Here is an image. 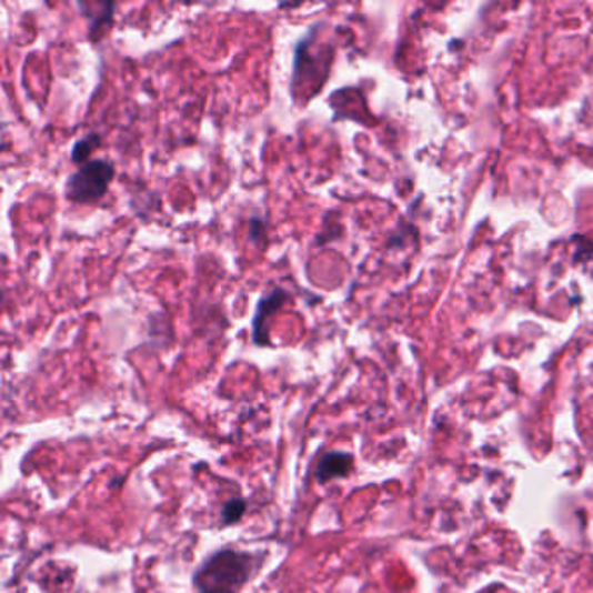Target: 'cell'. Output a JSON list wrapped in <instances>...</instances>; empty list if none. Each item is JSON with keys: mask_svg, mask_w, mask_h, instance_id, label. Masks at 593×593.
<instances>
[{"mask_svg": "<svg viewBox=\"0 0 593 593\" xmlns=\"http://www.w3.org/2000/svg\"><path fill=\"white\" fill-rule=\"evenodd\" d=\"M261 561L253 553L218 550L193 573V586L199 593H239L253 580Z\"/></svg>", "mask_w": 593, "mask_h": 593, "instance_id": "6da1fadb", "label": "cell"}, {"mask_svg": "<svg viewBox=\"0 0 593 593\" xmlns=\"http://www.w3.org/2000/svg\"><path fill=\"white\" fill-rule=\"evenodd\" d=\"M113 178H115V165L104 159H94L79 168V171L67 180L64 193L69 201L89 204L109 192Z\"/></svg>", "mask_w": 593, "mask_h": 593, "instance_id": "7a4b0ae2", "label": "cell"}, {"mask_svg": "<svg viewBox=\"0 0 593 593\" xmlns=\"http://www.w3.org/2000/svg\"><path fill=\"white\" fill-rule=\"evenodd\" d=\"M288 300L289 294L285 293L284 289H275L258 301L257 313H254L253 319V341L258 346L270 345L265 325L269 324L270 315L281 309Z\"/></svg>", "mask_w": 593, "mask_h": 593, "instance_id": "3957f363", "label": "cell"}, {"mask_svg": "<svg viewBox=\"0 0 593 593\" xmlns=\"http://www.w3.org/2000/svg\"><path fill=\"white\" fill-rule=\"evenodd\" d=\"M353 469V456L341 451H331L325 453L319 461L315 478L321 484L333 481V479L346 478Z\"/></svg>", "mask_w": 593, "mask_h": 593, "instance_id": "277c9868", "label": "cell"}, {"mask_svg": "<svg viewBox=\"0 0 593 593\" xmlns=\"http://www.w3.org/2000/svg\"><path fill=\"white\" fill-rule=\"evenodd\" d=\"M101 144V137L98 133L86 134L81 140L76 141L72 149V162L73 164H88L89 157Z\"/></svg>", "mask_w": 593, "mask_h": 593, "instance_id": "5b68a950", "label": "cell"}, {"mask_svg": "<svg viewBox=\"0 0 593 593\" xmlns=\"http://www.w3.org/2000/svg\"><path fill=\"white\" fill-rule=\"evenodd\" d=\"M245 509H248V503L242 500V497H233L230 502L225 503L223 506V512H221V521L225 525L235 524V522L241 521L244 517Z\"/></svg>", "mask_w": 593, "mask_h": 593, "instance_id": "8992f818", "label": "cell"}, {"mask_svg": "<svg viewBox=\"0 0 593 593\" xmlns=\"http://www.w3.org/2000/svg\"><path fill=\"white\" fill-rule=\"evenodd\" d=\"M249 235L253 239L254 242L265 241L267 239V221L263 218H251L249 221Z\"/></svg>", "mask_w": 593, "mask_h": 593, "instance_id": "52a82bcc", "label": "cell"}]
</instances>
